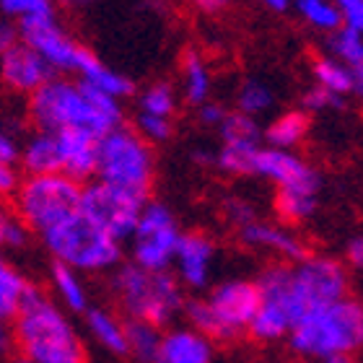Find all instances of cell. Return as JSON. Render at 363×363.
Segmentation results:
<instances>
[{
	"instance_id": "cell-1",
	"label": "cell",
	"mask_w": 363,
	"mask_h": 363,
	"mask_svg": "<svg viewBox=\"0 0 363 363\" xmlns=\"http://www.w3.org/2000/svg\"><path fill=\"white\" fill-rule=\"evenodd\" d=\"M29 120L45 133L81 130L101 138L125 122V109L122 101L91 89L84 81L50 76L29 96Z\"/></svg>"
},
{
	"instance_id": "cell-2",
	"label": "cell",
	"mask_w": 363,
	"mask_h": 363,
	"mask_svg": "<svg viewBox=\"0 0 363 363\" xmlns=\"http://www.w3.org/2000/svg\"><path fill=\"white\" fill-rule=\"evenodd\" d=\"M11 337L18 358L29 363H89L86 342L70 314L37 286L23 294L11 319Z\"/></svg>"
},
{
	"instance_id": "cell-3",
	"label": "cell",
	"mask_w": 363,
	"mask_h": 363,
	"mask_svg": "<svg viewBox=\"0 0 363 363\" xmlns=\"http://www.w3.org/2000/svg\"><path fill=\"white\" fill-rule=\"evenodd\" d=\"M291 353L303 361H325L333 356H356L363 345V306L345 296L340 301L311 309L286 337Z\"/></svg>"
},
{
	"instance_id": "cell-4",
	"label": "cell",
	"mask_w": 363,
	"mask_h": 363,
	"mask_svg": "<svg viewBox=\"0 0 363 363\" xmlns=\"http://www.w3.org/2000/svg\"><path fill=\"white\" fill-rule=\"evenodd\" d=\"M112 294L120 311L128 319L148 325L172 327L184 309V288L177 283L172 270H145L135 262H120L112 270Z\"/></svg>"
},
{
	"instance_id": "cell-5",
	"label": "cell",
	"mask_w": 363,
	"mask_h": 363,
	"mask_svg": "<svg viewBox=\"0 0 363 363\" xmlns=\"http://www.w3.org/2000/svg\"><path fill=\"white\" fill-rule=\"evenodd\" d=\"M259 306V288L252 278H226L208 288L205 296L184 301L187 325L213 342H231L247 335Z\"/></svg>"
},
{
	"instance_id": "cell-6",
	"label": "cell",
	"mask_w": 363,
	"mask_h": 363,
	"mask_svg": "<svg viewBox=\"0 0 363 363\" xmlns=\"http://www.w3.org/2000/svg\"><path fill=\"white\" fill-rule=\"evenodd\" d=\"M39 239L55 262L73 267L81 275L112 272L122 262V244L78 211L42 231Z\"/></svg>"
},
{
	"instance_id": "cell-7",
	"label": "cell",
	"mask_w": 363,
	"mask_h": 363,
	"mask_svg": "<svg viewBox=\"0 0 363 363\" xmlns=\"http://www.w3.org/2000/svg\"><path fill=\"white\" fill-rule=\"evenodd\" d=\"M94 179L151 197L156 182V151L125 122L96 140V174Z\"/></svg>"
},
{
	"instance_id": "cell-8",
	"label": "cell",
	"mask_w": 363,
	"mask_h": 363,
	"mask_svg": "<svg viewBox=\"0 0 363 363\" xmlns=\"http://www.w3.org/2000/svg\"><path fill=\"white\" fill-rule=\"evenodd\" d=\"M81 187L76 179L65 177L62 172L55 174H26L18 179L13 197V213L23 220V226L42 234L50 226L60 223L78 211Z\"/></svg>"
},
{
	"instance_id": "cell-9",
	"label": "cell",
	"mask_w": 363,
	"mask_h": 363,
	"mask_svg": "<svg viewBox=\"0 0 363 363\" xmlns=\"http://www.w3.org/2000/svg\"><path fill=\"white\" fill-rule=\"evenodd\" d=\"M288 296L303 317L350 296V270L330 255H306L298 262H288Z\"/></svg>"
},
{
	"instance_id": "cell-10",
	"label": "cell",
	"mask_w": 363,
	"mask_h": 363,
	"mask_svg": "<svg viewBox=\"0 0 363 363\" xmlns=\"http://www.w3.org/2000/svg\"><path fill=\"white\" fill-rule=\"evenodd\" d=\"M182 228L174 211L161 200H145L138 223L130 234V262L145 270L167 272L172 270L174 252L179 244Z\"/></svg>"
},
{
	"instance_id": "cell-11",
	"label": "cell",
	"mask_w": 363,
	"mask_h": 363,
	"mask_svg": "<svg viewBox=\"0 0 363 363\" xmlns=\"http://www.w3.org/2000/svg\"><path fill=\"white\" fill-rule=\"evenodd\" d=\"M148 197L122 189L117 184L91 179L81 187V200H78V213H84L91 223H96L101 231L117 239L128 242L133 228L138 223V216L143 211Z\"/></svg>"
},
{
	"instance_id": "cell-12",
	"label": "cell",
	"mask_w": 363,
	"mask_h": 363,
	"mask_svg": "<svg viewBox=\"0 0 363 363\" xmlns=\"http://www.w3.org/2000/svg\"><path fill=\"white\" fill-rule=\"evenodd\" d=\"M16 34L18 42L31 47L52 73H76L84 45H78L76 37L57 21V16H42L16 23Z\"/></svg>"
},
{
	"instance_id": "cell-13",
	"label": "cell",
	"mask_w": 363,
	"mask_h": 363,
	"mask_svg": "<svg viewBox=\"0 0 363 363\" xmlns=\"http://www.w3.org/2000/svg\"><path fill=\"white\" fill-rule=\"evenodd\" d=\"M218 265V247L203 231H187L179 236L172 262V275L184 291H208Z\"/></svg>"
},
{
	"instance_id": "cell-14",
	"label": "cell",
	"mask_w": 363,
	"mask_h": 363,
	"mask_svg": "<svg viewBox=\"0 0 363 363\" xmlns=\"http://www.w3.org/2000/svg\"><path fill=\"white\" fill-rule=\"evenodd\" d=\"M252 174L272 182L278 189H319L322 192V174L296 151L280 148H259L252 164Z\"/></svg>"
},
{
	"instance_id": "cell-15",
	"label": "cell",
	"mask_w": 363,
	"mask_h": 363,
	"mask_svg": "<svg viewBox=\"0 0 363 363\" xmlns=\"http://www.w3.org/2000/svg\"><path fill=\"white\" fill-rule=\"evenodd\" d=\"M236 231H239V242L247 250L272 255L275 262H298L309 255V247L301 236L296 234L294 228H288L286 223H278V220L255 218L239 226Z\"/></svg>"
},
{
	"instance_id": "cell-16",
	"label": "cell",
	"mask_w": 363,
	"mask_h": 363,
	"mask_svg": "<svg viewBox=\"0 0 363 363\" xmlns=\"http://www.w3.org/2000/svg\"><path fill=\"white\" fill-rule=\"evenodd\" d=\"M50 76L52 70L47 68L45 60L18 39L0 55V84L13 94L31 96Z\"/></svg>"
},
{
	"instance_id": "cell-17",
	"label": "cell",
	"mask_w": 363,
	"mask_h": 363,
	"mask_svg": "<svg viewBox=\"0 0 363 363\" xmlns=\"http://www.w3.org/2000/svg\"><path fill=\"white\" fill-rule=\"evenodd\" d=\"M216 342L189 325L161 330L159 353L153 363H213Z\"/></svg>"
},
{
	"instance_id": "cell-18",
	"label": "cell",
	"mask_w": 363,
	"mask_h": 363,
	"mask_svg": "<svg viewBox=\"0 0 363 363\" xmlns=\"http://www.w3.org/2000/svg\"><path fill=\"white\" fill-rule=\"evenodd\" d=\"M57 140V156H60V172L78 184L94 179L96 174V140L99 138L81 133V130H60L55 133Z\"/></svg>"
},
{
	"instance_id": "cell-19",
	"label": "cell",
	"mask_w": 363,
	"mask_h": 363,
	"mask_svg": "<svg viewBox=\"0 0 363 363\" xmlns=\"http://www.w3.org/2000/svg\"><path fill=\"white\" fill-rule=\"evenodd\" d=\"M76 73H78V81H84L86 86L101 91V94L117 99V101H125V99H130L135 94V84H133L125 73L114 70L112 65H106L99 55L91 52L89 47L81 50Z\"/></svg>"
},
{
	"instance_id": "cell-20",
	"label": "cell",
	"mask_w": 363,
	"mask_h": 363,
	"mask_svg": "<svg viewBox=\"0 0 363 363\" xmlns=\"http://www.w3.org/2000/svg\"><path fill=\"white\" fill-rule=\"evenodd\" d=\"M311 128L309 114L303 109H286L275 114L265 128H262V140L267 148H280V151H296L306 140Z\"/></svg>"
},
{
	"instance_id": "cell-21",
	"label": "cell",
	"mask_w": 363,
	"mask_h": 363,
	"mask_svg": "<svg viewBox=\"0 0 363 363\" xmlns=\"http://www.w3.org/2000/svg\"><path fill=\"white\" fill-rule=\"evenodd\" d=\"M179 99L189 106H200L213 99V73L208 60L197 50H187L179 70Z\"/></svg>"
},
{
	"instance_id": "cell-22",
	"label": "cell",
	"mask_w": 363,
	"mask_h": 363,
	"mask_svg": "<svg viewBox=\"0 0 363 363\" xmlns=\"http://www.w3.org/2000/svg\"><path fill=\"white\" fill-rule=\"evenodd\" d=\"M86 330H89L91 340L106 353H112V356H125L128 353L125 319L117 311L104 309V306H89L86 309Z\"/></svg>"
},
{
	"instance_id": "cell-23",
	"label": "cell",
	"mask_w": 363,
	"mask_h": 363,
	"mask_svg": "<svg viewBox=\"0 0 363 363\" xmlns=\"http://www.w3.org/2000/svg\"><path fill=\"white\" fill-rule=\"evenodd\" d=\"M311 76L319 89L330 91L335 96L348 99L353 94H361L363 89V73H356L353 68L342 65L340 60H335L330 55H319L314 65H311Z\"/></svg>"
},
{
	"instance_id": "cell-24",
	"label": "cell",
	"mask_w": 363,
	"mask_h": 363,
	"mask_svg": "<svg viewBox=\"0 0 363 363\" xmlns=\"http://www.w3.org/2000/svg\"><path fill=\"white\" fill-rule=\"evenodd\" d=\"M50 286L55 291L57 306L65 309L68 314H86V309L91 306V294L89 286L81 272H76L73 267H65L60 262H52L50 270Z\"/></svg>"
},
{
	"instance_id": "cell-25",
	"label": "cell",
	"mask_w": 363,
	"mask_h": 363,
	"mask_svg": "<svg viewBox=\"0 0 363 363\" xmlns=\"http://www.w3.org/2000/svg\"><path fill=\"white\" fill-rule=\"evenodd\" d=\"M18 167L26 174H55V172H60V156H57L55 133L34 130L18 148Z\"/></svg>"
},
{
	"instance_id": "cell-26",
	"label": "cell",
	"mask_w": 363,
	"mask_h": 363,
	"mask_svg": "<svg viewBox=\"0 0 363 363\" xmlns=\"http://www.w3.org/2000/svg\"><path fill=\"white\" fill-rule=\"evenodd\" d=\"M275 216L286 226H298L314 218L319 208V189H278L272 200Z\"/></svg>"
},
{
	"instance_id": "cell-27",
	"label": "cell",
	"mask_w": 363,
	"mask_h": 363,
	"mask_svg": "<svg viewBox=\"0 0 363 363\" xmlns=\"http://www.w3.org/2000/svg\"><path fill=\"white\" fill-rule=\"evenodd\" d=\"M259 148V143L247 140H220V148L213 153V167L226 177H250Z\"/></svg>"
},
{
	"instance_id": "cell-28",
	"label": "cell",
	"mask_w": 363,
	"mask_h": 363,
	"mask_svg": "<svg viewBox=\"0 0 363 363\" xmlns=\"http://www.w3.org/2000/svg\"><path fill=\"white\" fill-rule=\"evenodd\" d=\"M278 104V94L267 84L265 78L250 76L244 78L239 89H236V112L247 114V117H262L272 112V106Z\"/></svg>"
},
{
	"instance_id": "cell-29",
	"label": "cell",
	"mask_w": 363,
	"mask_h": 363,
	"mask_svg": "<svg viewBox=\"0 0 363 363\" xmlns=\"http://www.w3.org/2000/svg\"><path fill=\"white\" fill-rule=\"evenodd\" d=\"M291 8L296 11L298 21L306 23L311 31H319L327 37L342 26L340 11L335 6V0H291Z\"/></svg>"
},
{
	"instance_id": "cell-30",
	"label": "cell",
	"mask_w": 363,
	"mask_h": 363,
	"mask_svg": "<svg viewBox=\"0 0 363 363\" xmlns=\"http://www.w3.org/2000/svg\"><path fill=\"white\" fill-rule=\"evenodd\" d=\"M161 330L148 325V322H135V319H125V345L128 353L135 363H153L159 353Z\"/></svg>"
},
{
	"instance_id": "cell-31",
	"label": "cell",
	"mask_w": 363,
	"mask_h": 363,
	"mask_svg": "<svg viewBox=\"0 0 363 363\" xmlns=\"http://www.w3.org/2000/svg\"><path fill=\"white\" fill-rule=\"evenodd\" d=\"M29 280L16 265H11L6 255H0V319L11 322L21 303L23 294L29 291Z\"/></svg>"
},
{
	"instance_id": "cell-32",
	"label": "cell",
	"mask_w": 363,
	"mask_h": 363,
	"mask_svg": "<svg viewBox=\"0 0 363 363\" xmlns=\"http://www.w3.org/2000/svg\"><path fill=\"white\" fill-rule=\"evenodd\" d=\"M179 91L169 81H156L148 84L140 94H138V112L153 114V117H167L174 120L177 109H179Z\"/></svg>"
},
{
	"instance_id": "cell-33",
	"label": "cell",
	"mask_w": 363,
	"mask_h": 363,
	"mask_svg": "<svg viewBox=\"0 0 363 363\" xmlns=\"http://www.w3.org/2000/svg\"><path fill=\"white\" fill-rule=\"evenodd\" d=\"M327 55L340 60L342 65L353 68L356 73H363V37L361 31L340 26L327 39Z\"/></svg>"
},
{
	"instance_id": "cell-34",
	"label": "cell",
	"mask_w": 363,
	"mask_h": 363,
	"mask_svg": "<svg viewBox=\"0 0 363 363\" xmlns=\"http://www.w3.org/2000/svg\"><path fill=\"white\" fill-rule=\"evenodd\" d=\"M220 140H247V143H262V128L255 117H247L242 112H231L223 117L218 128Z\"/></svg>"
},
{
	"instance_id": "cell-35",
	"label": "cell",
	"mask_w": 363,
	"mask_h": 363,
	"mask_svg": "<svg viewBox=\"0 0 363 363\" xmlns=\"http://www.w3.org/2000/svg\"><path fill=\"white\" fill-rule=\"evenodd\" d=\"M55 8H57L55 0H0V16L8 18L11 23L55 16Z\"/></svg>"
},
{
	"instance_id": "cell-36",
	"label": "cell",
	"mask_w": 363,
	"mask_h": 363,
	"mask_svg": "<svg viewBox=\"0 0 363 363\" xmlns=\"http://www.w3.org/2000/svg\"><path fill=\"white\" fill-rule=\"evenodd\" d=\"M31 231L13 211L0 208V255L3 252H21L29 247Z\"/></svg>"
},
{
	"instance_id": "cell-37",
	"label": "cell",
	"mask_w": 363,
	"mask_h": 363,
	"mask_svg": "<svg viewBox=\"0 0 363 363\" xmlns=\"http://www.w3.org/2000/svg\"><path fill=\"white\" fill-rule=\"evenodd\" d=\"M138 135L143 138L145 143L159 145L172 140L174 135V120H167V117H153V114H143L138 112L135 117V128H133Z\"/></svg>"
},
{
	"instance_id": "cell-38",
	"label": "cell",
	"mask_w": 363,
	"mask_h": 363,
	"mask_svg": "<svg viewBox=\"0 0 363 363\" xmlns=\"http://www.w3.org/2000/svg\"><path fill=\"white\" fill-rule=\"evenodd\" d=\"M345 104V99L335 96V94H330V91L319 89L317 84H311L309 89L301 94V106L303 112H330V109H340V106Z\"/></svg>"
},
{
	"instance_id": "cell-39",
	"label": "cell",
	"mask_w": 363,
	"mask_h": 363,
	"mask_svg": "<svg viewBox=\"0 0 363 363\" xmlns=\"http://www.w3.org/2000/svg\"><path fill=\"white\" fill-rule=\"evenodd\" d=\"M223 211H226V218L231 220V226H236V228L257 218V213H255L252 203L250 200H244V197H228L226 203H223Z\"/></svg>"
},
{
	"instance_id": "cell-40",
	"label": "cell",
	"mask_w": 363,
	"mask_h": 363,
	"mask_svg": "<svg viewBox=\"0 0 363 363\" xmlns=\"http://www.w3.org/2000/svg\"><path fill=\"white\" fill-rule=\"evenodd\" d=\"M335 6L340 11L342 26L363 31V0H335Z\"/></svg>"
},
{
	"instance_id": "cell-41",
	"label": "cell",
	"mask_w": 363,
	"mask_h": 363,
	"mask_svg": "<svg viewBox=\"0 0 363 363\" xmlns=\"http://www.w3.org/2000/svg\"><path fill=\"white\" fill-rule=\"evenodd\" d=\"M228 114V109L220 101H205V104L197 106V120H200V125H205V128H213L218 130L220 122H223V117Z\"/></svg>"
},
{
	"instance_id": "cell-42",
	"label": "cell",
	"mask_w": 363,
	"mask_h": 363,
	"mask_svg": "<svg viewBox=\"0 0 363 363\" xmlns=\"http://www.w3.org/2000/svg\"><path fill=\"white\" fill-rule=\"evenodd\" d=\"M18 140H16L8 130L0 128V164H6V167H16L18 164Z\"/></svg>"
},
{
	"instance_id": "cell-43",
	"label": "cell",
	"mask_w": 363,
	"mask_h": 363,
	"mask_svg": "<svg viewBox=\"0 0 363 363\" xmlns=\"http://www.w3.org/2000/svg\"><path fill=\"white\" fill-rule=\"evenodd\" d=\"M345 267L348 270H361L363 267V236H350L345 244Z\"/></svg>"
},
{
	"instance_id": "cell-44",
	"label": "cell",
	"mask_w": 363,
	"mask_h": 363,
	"mask_svg": "<svg viewBox=\"0 0 363 363\" xmlns=\"http://www.w3.org/2000/svg\"><path fill=\"white\" fill-rule=\"evenodd\" d=\"M18 184V172L16 167H6V164H0V197L11 195Z\"/></svg>"
},
{
	"instance_id": "cell-45",
	"label": "cell",
	"mask_w": 363,
	"mask_h": 363,
	"mask_svg": "<svg viewBox=\"0 0 363 363\" xmlns=\"http://www.w3.org/2000/svg\"><path fill=\"white\" fill-rule=\"evenodd\" d=\"M16 39H18V34H16V26L8 21V18H3V16H0V55L6 52Z\"/></svg>"
},
{
	"instance_id": "cell-46",
	"label": "cell",
	"mask_w": 363,
	"mask_h": 363,
	"mask_svg": "<svg viewBox=\"0 0 363 363\" xmlns=\"http://www.w3.org/2000/svg\"><path fill=\"white\" fill-rule=\"evenodd\" d=\"M189 3L203 13H220V11H226L231 0H189Z\"/></svg>"
},
{
	"instance_id": "cell-47",
	"label": "cell",
	"mask_w": 363,
	"mask_h": 363,
	"mask_svg": "<svg viewBox=\"0 0 363 363\" xmlns=\"http://www.w3.org/2000/svg\"><path fill=\"white\" fill-rule=\"evenodd\" d=\"M13 350V337H11V325L0 319V358H6Z\"/></svg>"
},
{
	"instance_id": "cell-48",
	"label": "cell",
	"mask_w": 363,
	"mask_h": 363,
	"mask_svg": "<svg viewBox=\"0 0 363 363\" xmlns=\"http://www.w3.org/2000/svg\"><path fill=\"white\" fill-rule=\"evenodd\" d=\"M55 3H60V6L68 8V11H86V8L96 6L99 0H55Z\"/></svg>"
},
{
	"instance_id": "cell-49",
	"label": "cell",
	"mask_w": 363,
	"mask_h": 363,
	"mask_svg": "<svg viewBox=\"0 0 363 363\" xmlns=\"http://www.w3.org/2000/svg\"><path fill=\"white\" fill-rule=\"evenodd\" d=\"M257 3H262V6L270 8V11H278V13H283V11L291 8V0H257Z\"/></svg>"
},
{
	"instance_id": "cell-50",
	"label": "cell",
	"mask_w": 363,
	"mask_h": 363,
	"mask_svg": "<svg viewBox=\"0 0 363 363\" xmlns=\"http://www.w3.org/2000/svg\"><path fill=\"white\" fill-rule=\"evenodd\" d=\"M192 161H197L200 167H208V164H213V153L211 151H192Z\"/></svg>"
},
{
	"instance_id": "cell-51",
	"label": "cell",
	"mask_w": 363,
	"mask_h": 363,
	"mask_svg": "<svg viewBox=\"0 0 363 363\" xmlns=\"http://www.w3.org/2000/svg\"><path fill=\"white\" fill-rule=\"evenodd\" d=\"M319 363H356V356H333V358H325V361Z\"/></svg>"
},
{
	"instance_id": "cell-52",
	"label": "cell",
	"mask_w": 363,
	"mask_h": 363,
	"mask_svg": "<svg viewBox=\"0 0 363 363\" xmlns=\"http://www.w3.org/2000/svg\"><path fill=\"white\" fill-rule=\"evenodd\" d=\"M11 363H29V361H23V358H16V361H11Z\"/></svg>"
},
{
	"instance_id": "cell-53",
	"label": "cell",
	"mask_w": 363,
	"mask_h": 363,
	"mask_svg": "<svg viewBox=\"0 0 363 363\" xmlns=\"http://www.w3.org/2000/svg\"><path fill=\"white\" fill-rule=\"evenodd\" d=\"M156 3H164V0H156Z\"/></svg>"
}]
</instances>
